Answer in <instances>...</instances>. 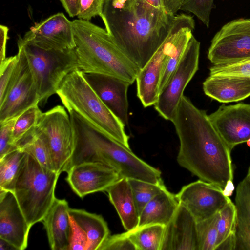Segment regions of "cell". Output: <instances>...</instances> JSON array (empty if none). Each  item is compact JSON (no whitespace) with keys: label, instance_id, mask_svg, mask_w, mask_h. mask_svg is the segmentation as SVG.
<instances>
[{"label":"cell","instance_id":"obj_1","mask_svg":"<svg viewBox=\"0 0 250 250\" xmlns=\"http://www.w3.org/2000/svg\"><path fill=\"white\" fill-rule=\"evenodd\" d=\"M171 121L180 142L178 164L199 179L223 189L233 179L231 150L206 112L183 95Z\"/></svg>","mask_w":250,"mask_h":250},{"label":"cell","instance_id":"obj_2","mask_svg":"<svg viewBox=\"0 0 250 250\" xmlns=\"http://www.w3.org/2000/svg\"><path fill=\"white\" fill-rule=\"evenodd\" d=\"M173 16L141 13L132 0H106L102 19L114 43L141 70L166 39Z\"/></svg>","mask_w":250,"mask_h":250},{"label":"cell","instance_id":"obj_3","mask_svg":"<svg viewBox=\"0 0 250 250\" xmlns=\"http://www.w3.org/2000/svg\"><path fill=\"white\" fill-rule=\"evenodd\" d=\"M74 124L77 137L71 166L99 162L114 169L120 178L155 184L163 182L161 171L139 158L131 149L95 131L81 120Z\"/></svg>","mask_w":250,"mask_h":250},{"label":"cell","instance_id":"obj_4","mask_svg":"<svg viewBox=\"0 0 250 250\" xmlns=\"http://www.w3.org/2000/svg\"><path fill=\"white\" fill-rule=\"evenodd\" d=\"M79 69L83 73L105 74L130 83L140 69L123 53L104 29L90 21H72Z\"/></svg>","mask_w":250,"mask_h":250},{"label":"cell","instance_id":"obj_5","mask_svg":"<svg viewBox=\"0 0 250 250\" xmlns=\"http://www.w3.org/2000/svg\"><path fill=\"white\" fill-rule=\"evenodd\" d=\"M56 94L69 114H74L95 131L130 149L125 126L99 98L82 70L77 69L67 75Z\"/></svg>","mask_w":250,"mask_h":250},{"label":"cell","instance_id":"obj_6","mask_svg":"<svg viewBox=\"0 0 250 250\" xmlns=\"http://www.w3.org/2000/svg\"><path fill=\"white\" fill-rule=\"evenodd\" d=\"M60 175L42 166L33 156L26 153L13 192L31 227L42 221L54 201Z\"/></svg>","mask_w":250,"mask_h":250},{"label":"cell","instance_id":"obj_7","mask_svg":"<svg viewBox=\"0 0 250 250\" xmlns=\"http://www.w3.org/2000/svg\"><path fill=\"white\" fill-rule=\"evenodd\" d=\"M18 45L23 49L40 96V104H44L50 97L56 94L65 77L79 69L75 48L46 49L24 41L21 37Z\"/></svg>","mask_w":250,"mask_h":250},{"label":"cell","instance_id":"obj_8","mask_svg":"<svg viewBox=\"0 0 250 250\" xmlns=\"http://www.w3.org/2000/svg\"><path fill=\"white\" fill-rule=\"evenodd\" d=\"M36 128L46 140L54 170L66 172L75 148L76 132L64 106L58 105L42 112Z\"/></svg>","mask_w":250,"mask_h":250},{"label":"cell","instance_id":"obj_9","mask_svg":"<svg viewBox=\"0 0 250 250\" xmlns=\"http://www.w3.org/2000/svg\"><path fill=\"white\" fill-rule=\"evenodd\" d=\"M188 27L195 28L192 16L184 13L174 15L166 39L140 70L136 78L137 95L144 107L154 105L157 102L163 66L176 40L185 29Z\"/></svg>","mask_w":250,"mask_h":250},{"label":"cell","instance_id":"obj_10","mask_svg":"<svg viewBox=\"0 0 250 250\" xmlns=\"http://www.w3.org/2000/svg\"><path fill=\"white\" fill-rule=\"evenodd\" d=\"M17 62L3 99L0 101V124L19 116L40 104V96L22 47L18 45Z\"/></svg>","mask_w":250,"mask_h":250},{"label":"cell","instance_id":"obj_11","mask_svg":"<svg viewBox=\"0 0 250 250\" xmlns=\"http://www.w3.org/2000/svg\"><path fill=\"white\" fill-rule=\"evenodd\" d=\"M207 57L213 65L250 60V19L225 24L212 38Z\"/></svg>","mask_w":250,"mask_h":250},{"label":"cell","instance_id":"obj_12","mask_svg":"<svg viewBox=\"0 0 250 250\" xmlns=\"http://www.w3.org/2000/svg\"><path fill=\"white\" fill-rule=\"evenodd\" d=\"M200 48V43L193 35L178 66L159 93L154 108L166 120L171 121L185 89L198 70Z\"/></svg>","mask_w":250,"mask_h":250},{"label":"cell","instance_id":"obj_13","mask_svg":"<svg viewBox=\"0 0 250 250\" xmlns=\"http://www.w3.org/2000/svg\"><path fill=\"white\" fill-rule=\"evenodd\" d=\"M175 195L197 222L219 212L231 200L221 187L200 179L183 186Z\"/></svg>","mask_w":250,"mask_h":250},{"label":"cell","instance_id":"obj_14","mask_svg":"<svg viewBox=\"0 0 250 250\" xmlns=\"http://www.w3.org/2000/svg\"><path fill=\"white\" fill-rule=\"evenodd\" d=\"M208 118L231 150L250 137V104H222Z\"/></svg>","mask_w":250,"mask_h":250},{"label":"cell","instance_id":"obj_15","mask_svg":"<svg viewBox=\"0 0 250 250\" xmlns=\"http://www.w3.org/2000/svg\"><path fill=\"white\" fill-rule=\"evenodd\" d=\"M21 38L46 49L64 50L76 46L72 21L62 13L35 24Z\"/></svg>","mask_w":250,"mask_h":250},{"label":"cell","instance_id":"obj_16","mask_svg":"<svg viewBox=\"0 0 250 250\" xmlns=\"http://www.w3.org/2000/svg\"><path fill=\"white\" fill-rule=\"evenodd\" d=\"M66 181L80 197L105 191L120 178L109 166L99 162H84L71 167L66 172Z\"/></svg>","mask_w":250,"mask_h":250},{"label":"cell","instance_id":"obj_17","mask_svg":"<svg viewBox=\"0 0 250 250\" xmlns=\"http://www.w3.org/2000/svg\"><path fill=\"white\" fill-rule=\"evenodd\" d=\"M31 228L14 193L0 190V239L15 250H23L28 246Z\"/></svg>","mask_w":250,"mask_h":250},{"label":"cell","instance_id":"obj_18","mask_svg":"<svg viewBox=\"0 0 250 250\" xmlns=\"http://www.w3.org/2000/svg\"><path fill=\"white\" fill-rule=\"evenodd\" d=\"M87 81L108 108L125 126L128 124V89L131 84L102 74L83 73Z\"/></svg>","mask_w":250,"mask_h":250},{"label":"cell","instance_id":"obj_19","mask_svg":"<svg viewBox=\"0 0 250 250\" xmlns=\"http://www.w3.org/2000/svg\"><path fill=\"white\" fill-rule=\"evenodd\" d=\"M161 250H198L197 221L180 204L165 226Z\"/></svg>","mask_w":250,"mask_h":250},{"label":"cell","instance_id":"obj_20","mask_svg":"<svg viewBox=\"0 0 250 250\" xmlns=\"http://www.w3.org/2000/svg\"><path fill=\"white\" fill-rule=\"evenodd\" d=\"M69 208L66 200L56 198L42 220L52 250H69L71 230Z\"/></svg>","mask_w":250,"mask_h":250},{"label":"cell","instance_id":"obj_21","mask_svg":"<svg viewBox=\"0 0 250 250\" xmlns=\"http://www.w3.org/2000/svg\"><path fill=\"white\" fill-rule=\"evenodd\" d=\"M203 89L220 103L238 102L250 96V78L209 75L203 83Z\"/></svg>","mask_w":250,"mask_h":250},{"label":"cell","instance_id":"obj_22","mask_svg":"<svg viewBox=\"0 0 250 250\" xmlns=\"http://www.w3.org/2000/svg\"><path fill=\"white\" fill-rule=\"evenodd\" d=\"M127 232L138 227L139 213L128 179L121 178L105 191Z\"/></svg>","mask_w":250,"mask_h":250},{"label":"cell","instance_id":"obj_23","mask_svg":"<svg viewBox=\"0 0 250 250\" xmlns=\"http://www.w3.org/2000/svg\"><path fill=\"white\" fill-rule=\"evenodd\" d=\"M179 203L167 188L152 198L143 208L139 215L137 228L149 225L166 226L174 215Z\"/></svg>","mask_w":250,"mask_h":250},{"label":"cell","instance_id":"obj_24","mask_svg":"<svg viewBox=\"0 0 250 250\" xmlns=\"http://www.w3.org/2000/svg\"><path fill=\"white\" fill-rule=\"evenodd\" d=\"M234 205L237 222L235 250H250V181L247 175L237 187Z\"/></svg>","mask_w":250,"mask_h":250},{"label":"cell","instance_id":"obj_25","mask_svg":"<svg viewBox=\"0 0 250 250\" xmlns=\"http://www.w3.org/2000/svg\"><path fill=\"white\" fill-rule=\"evenodd\" d=\"M68 212L86 237L87 250H98L110 235L107 224L103 217L81 209L70 208Z\"/></svg>","mask_w":250,"mask_h":250},{"label":"cell","instance_id":"obj_26","mask_svg":"<svg viewBox=\"0 0 250 250\" xmlns=\"http://www.w3.org/2000/svg\"><path fill=\"white\" fill-rule=\"evenodd\" d=\"M236 229L235 206L230 200L219 211L215 250H235Z\"/></svg>","mask_w":250,"mask_h":250},{"label":"cell","instance_id":"obj_27","mask_svg":"<svg viewBox=\"0 0 250 250\" xmlns=\"http://www.w3.org/2000/svg\"><path fill=\"white\" fill-rule=\"evenodd\" d=\"M16 147L31 155L42 166L55 171L46 140L38 131L36 127L34 130L17 143Z\"/></svg>","mask_w":250,"mask_h":250},{"label":"cell","instance_id":"obj_28","mask_svg":"<svg viewBox=\"0 0 250 250\" xmlns=\"http://www.w3.org/2000/svg\"><path fill=\"white\" fill-rule=\"evenodd\" d=\"M194 29L191 27L185 29L174 42L162 69L159 93L166 86L180 63Z\"/></svg>","mask_w":250,"mask_h":250},{"label":"cell","instance_id":"obj_29","mask_svg":"<svg viewBox=\"0 0 250 250\" xmlns=\"http://www.w3.org/2000/svg\"><path fill=\"white\" fill-rule=\"evenodd\" d=\"M164 229L165 226L154 224L125 232L136 250H161Z\"/></svg>","mask_w":250,"mask_h":250},{"label":"cell","instance_id":"obj_30","mask_svg":"<svg viewBox=\"0 0 250 250\" xmlns=\"http://www.w3.org/2000/svg\"><path fill=\"white\" fill-rule=\"evenodd\" d=\"M26 153L22 149L17 148L0 158V190L13 192Z\"/></svg>","mask_w":250,"mask_h":250},{"label":"cell","instance_id":"obj_31","mask_svg":"<svg viewBox=\"0 0 250 250\" xmlns=\"http://www.w3.org/2000/svg\"><path fill=\"white\" fill-rule=\"evenodd\" d=\"M42 112L39 104L27 109L16 119L12 136V144L16 145L28 134L34 130L38 124Z\"/></svg>","mask_w":250,"mask_h":250},{"label":"cell","instance_id":"obj_32","mask_svg":"<svg viewBox=\"0 0 250 250\" xmlns=\"http://www.w3.org/2000/svg\"><path fill=\"white\" fill-rule=\"evenodd\" d=\"M219 212L197 222L198 250H215Z\"/></svg>","mask_w":250,"mask_h":250},{"label":"cell","instance_id":"obj_33","mask_svg":"<svg viewBox=\"0 0 250 250\" xmlns=\"http://www.w3.org/2000/svg\"><path fill=\"white\" fill-rule=\"evenodd\" d=\"M139 215L144 207L156 195L166 189L164 183L155 184L128 179Z\"/></svg>","mask_w":250,"mask_h":250},{"label":"cell","instance_id":"obj_34","mask_svg":"<svg viewBox=\"0 0 250 250\" xmlns=\"http://www.w3.org/2000/svg\"><path fill=\"white\" fill-rule=\"evenodd\" d=\"M215 7L214 0H182L180 10L193 14L208 28Z\"/></svg>","mask_w":250,"mask_h":250},{"label":"cell","instance_id":"obj_35","mask_svg":"<svg viewBox=\"0 0 250 250\" xmlns=\"http://www.w3.org/2000/svg\"><path fill=\"white\" fill-rule=\"evenodd\" d=\"M209 75L250 78V60L220 65L209 68Z\"/></svg>","mask_w":250,"mask_h":250},{"label":"cell","instance_id":"obj_36","mask_svg":"<svg viewBox=\"0 0 250 250\" xmlns=\"http://www.w3.org/2000/svg\"><path fill=\"white\" fill-rule=\"evenodd\" d=\"M105 1L106 0H81L78 18L87 21L96 16L102 18Z\"/></svg>","mask_w":250,"mask_h":250},{"label":"cell","instance_id":"obj_37","mask_svg":"<svg viewBox=\"0 0 250 250\" xmlns=\"http://www.w3.org/2000/svg\"><path fill=\"white\" fill-rule=\"evenodd\" d=\"M17 118H12L0 124V158L18 148L12 142L13 130Z\"/></svg>","mask_w":250,"mask_h":250},{"label":"cell","instance_id":"obj_38","mask_svg":"<svg viewBox=\"0 0 250 250\" xmlns=\"http://www.w3.org/2000/svg\"><path fill=\"white\" fill-rule=\"evenodd\" d=\"M18 60L17 54L6 58L0 63V101L6 91Z\"/></svg>","mask_w":250,"mask_h":250},{"label":"cell","instance_id":"obj_39","mask_svg":"<svg viewBox=\"0 0 250 250\" xmlns=\"http://www.w3.org/2000/svg\"><path fill=\"white\" fill-rule=\"evenodd\" d=\"M136 250L126 232L109 235L98 250Z\"/></svg>","mask_w":250,"mask_h":250},{"label":"cell","instance_id":"obj_40","mask_svg":"<svg viewBox=\"0 0 250 250\" xmlns=\"http://www.w3.org/2000/svg\"><path fill=\"white\" fill-rule=\"evenodd\" d=\"M70 218L71 230L69 250H87V240L85 235L77 223L70 217Z\"/></svg>","mask_w":250,"mask_h":250},{"label":"cell","instance_id":"obj_41","mask_svg":"<svg viewBox=\"0 0 250 250\" xmlns=\"http://www.w3.org/2000/svg\"><path fill=\"white\" fill-rule=\"evenodd\" d=\"M135 8L141 12H165L163 0H132Z\"/></svg>","mask_w":250,"mask_h":250},{"label":"cell","instance_id":"obj_42","mask_svg":"<svg viewBox=\"0 0 250 250\" xmlns=\"http://www.w3.org/2000/svg\"><path fill=\"white\" fill-rule=\"evenodd\" d=\"M81 0H60L66 11L71 17L77 16Z\"/></svg>","mask_w":250,"mask_h":250},{"label":"cell","instance_id":"obj_43","mask_svg":"<svg viewBox=\"0 0 250 250\" xmlns=\"http://www.w3.org/2000/svg\"><path fill=\"white\" fill-rule=\"evenodd\" d=\"M166 12L171 16L177 14L180 10L182 0H163Z\"/></svg>","mask_w":250,"mask_h":250},{"label":"cell","instance_id":"obj_44","mask_svg":"<svg viewBox=\"0 0 250 250\" xmlns=\"http://www.w3.org/2000/svg\"><path fill=\"white\" fill-rule=\"evenodd\" d=\"M0 31V62H2L6 57V45L8 39V28L7 26L1 25Z\"/></svg>","mask_w":250,"mask_h":250},{"label":"cell","instance_id":"obj_45","mask_svg":"<svg viewBox=\"0 0 250 250\" xmlns=\"http://www.w3.org/2000/svg\"><path fill=\"white\" fill-rule=\"evenodd\" d=\"M234 186L233 183V181H229L225 187L223 188V192L224 194L229 197L231 196L234 191Z\"/></svg>","mask_w":250,"mask_h":250},{"label":"cell","instance_id":"obj_46","mask_svg":"<svg viewBox=\"0 0 250 250\" xmlns=\"http://www.w3.org/2000/svg\"><path fill=\"white\" fill-rule=\"evenodd\" d=\"M15 248L4 240L0 239V250H6Z\"/></svg>","mask_w":250,"mask_h":250},{"label":"cell","instance_id":"obj_47","mask_svg":"<svg viewBox=\"0 0 250 250\" xmlns=\"http://www.w3.org/2000/svg\"><path fill=\"white\" fill-rule=\"evenodd\" d=\"M247 176L249 178V179L250 181V166L248 169V173L247 174Z\"/></svg>","mask_w":250,"mask_h":250},{"label":"cell","instance_id":"obj_48","mask_svg":"<svg viewBox=\"0 0 250 250\" xmlns=\"http://www.w3.org/2000/svg\"><path fill=\"white\" fill-rule=\"evenodd\" d=\"M246 142L248 146L250 147V137L249 138V139L247 140Z\"/></svg>","mask_w":250,"mask_h":250}]
</instances>
